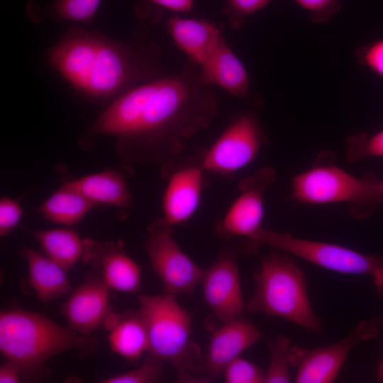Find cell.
I'll use <instances>...</instances> for the list:
<instances>
[{
	"mask_svg": "<svg viewBox=\"0 0 383 383\" xmlns=\"http://www.w3.org/2000/svg\"><path fill=\"white\" fill-rule=\"evenodd\" d=\"M218 113L213 86L192 61L179 72L142 83L118 96L90 126L91 135L117 140L129 164L168 162L185 141L206 128Z\"/></svg>",
	"mask_w": 383,
	"mask_h": 383,
	"instance_id": "obj_1",
	"label": "cell"
},
{
	"mask_svg": "<svg viewBox=\"0 0 383 383\" xmlns=\"http://www.w3.org/2000/svg\"><path fill=\"white\" fill-rule=\"evenodd\" d=\"M158 48L72 28L50 50L51 65L79 93L104 99L163 75ZM117 96V97H118Z\"/></svg>",
	"mask_w": 383,
	"mask_h": 383,
	"instance_id": "obj_2",
	"label": "cell"
},
{
	"mask_svg": "<svg viewBox=\"0 0 383 383\" xmlns=\"http://www.w3.org/2000/svg\"><path fill=\"white\" fill-rule=\"evenodd\" d=\"M98 342L43 314L22 309L0 313V351L22 374L36 372L50 358L68 350L93 352Z\"/></svg>",
	"mask_w": 383,
	"mask_h": 383,
	"instance_id": "obj_3",
	"label": "cell"
},
{
	"mask_svg": "<svg viewBox=\"0 0 383 383\" xmlns=\"http://www.w3.org/2000/svg\"><path fill=\"white\" fill-rule=\"evenodd\" d=\"M255 292L246 304L250 313H262L318 333L321 324L307 292L305 275L292 255L272 248L254 274Z\"/></svg>",
	"mask_w": 383,
	"mask_h": 383,
	"instance_id": "obj_4",
	"label": "cell"
},
{
	"mask_svg": "<svg viewBox=\"0 0 383 383\" xmlns=\"http://www.w3.org/2000/svg\"><path fill=\"white\" fill-rule=\"evenodd\" d=\"M328 157L322 154L313 167L294 177L292 197L306 204H348L353 218L369 217L383 198L379 180L370 175L354 176Z\"/></svg>",
	"mask_w": 383,
	"mask_h": 383,
	"instance_id": "obj_5",
	"label": "cell"
},
{
	"mask_svg": "<svg viewBox=\"0 0 383 383\" xmlns=\"http://www.w3.org/2000/svg\"><path fill=\"white\" fill-rule=\"evenodd\" d=\"M262 245L287 252L338 273L370 276L376 292L383 297V257L365 255L341 245L303 239L289 233L264 228L248 239L246 250L253 252Z\"/></svg>",
	"mask_w": 383,
	"mask_h": 383,
	"instance_id": "obj_6",
	"label": "cell"
},
{
	"mask_svg": "<svg viewBox=\"0 0 383 383\" xmlns=\"http://www.w3.org/2000/svg\"><path fill=\"white\" fill-rule=\"evenodd\" d=\"M138 301L148 331L150 355L173 365L180 377H189L187 373L192 350L189 313L168 292L141 294Z\"/></svg>",
	"mask_w": 383,
	"mask_h": 383,
	"instance_id": "obj_7",
	"label": "cell"
},
{
	"mask_svg": "<svg viewBox=\"0 0 383 383\" xmlns=\"http://www.w3.org/2000/svg\"><path fill=\"white\" fill-rule=\"evenodd\" d=\"M257 106L239 113L201 157L204 171L231 175L256 157L267 138L258 116Z\"/></svg>",
	"mask_w": 383,
	"mask_h": 383,
	"instance_id": "obj_8",
	"label": "cell"
},
{
	"mask_svg": "<svg viewBox=\"0 0 383 383\" xmlns=\"http://www.w3.org/2000/svg\"><path fill=\"white\" fill-rule=\"evenodd\" d=\"M145 250L168 293L190 294L201 282L204 271L181 249L162 218L148 227Z\"/></svg>",
	"mask_w": 383,
	"mask_h": 383,
	"instance_id": "obj_9",
	"label": "cell"
},
{
	"mask_svg": "<svg viewBox=\"0 0 383 383\" xmlns=\"http://www.w3.org/2000/svg\"><path fill=\"white\" fill-rule=\"evenodd\" d=\"M379 333L376 320H362L353 331L333 344L311 349L292 347V366L296 367L297 383H329L338 376L351 350Z\"/></svg>",
	"mask_w": 383,
	"mask_h": 383,
	"instance_id": "obj_10",
	"label": "cell"
},
{
	"mask_svg": "<svg viewBox=\"0 0 383 383\" xmlns=\"http://www.w3.org/2000/svg\"><path fill=\"white\" fill-rule=\"evenodd\" d=\"M276 175L273 168L263 167L239 182L238 196L217 226L219 235L250 239L262 228L264 194Z\"/></svg>",
	"mask_w": 383,
	"mask_h": 383,
	"instance_id": "obj_11",
	"label": "cell"
},
{
	"mask_svg": "<svg viewBox=\"0 0 383 383\" xmlns=\"http://www.w3.org/2000/svg\"><path fill=\"white\" fill-rule=\"evenodd\" d=\"M236 252L226 250L204 271L201 278L205 302L223 322L241 316L245 311Z\"/></svg>",
	"mask_w": 383,
	"mask_h": 383,
	"instance_id": "obj_12",
	"label": "cell"
},
{
	"mask_svg": "<svg viewBox=\"0 0 383 383\" xmlns=\"http://www.w3.org/2000/svg\"><path fill=\"white\" fill-rule=\"evenodd\" d=\"M99 275L87 279L73 290L62 306L67 326L84 336H91L113 312L109 304V291Z\"/></svg>",
	"mask_w": 383,
	"mask_h": 383,
	"instance_id": "obj_13",
	"label": "cell"
},
{
	"mask_svg": "<svg viewBox=\"0 0 383 383\" xmlns=\"http://www.w3.org/2000/svg\"><path fill=\"white\" fill-rule=\"evenodd\" d=\"M82 257L96 268L100 277L111 290L135 293L141 283L139 265L119 245L84 239Z\"/></svg>",
	"mask_w": 383,
	"mask_h": 383,
	"instance_id": "obj_14",
	"label": "cell"
},
{
	"mask_svg": "<svg viewBox=\"0 0 383 383\" xmlns=\"http://www.w3.org/2000/svg\"><path fill=\"white\" fill-rule=\"evenodd\" d=\"M204 168L198 163L184 165L170 176L162 196L163 220L172 227L190 219L202 196Z\"/></svg>",
	"mask_w": 383,
	"mask_h": 383,
	"instance_id": "obj_15",
	"label": "cell"
},
{
	"mask_svg": "<svg viewBox=\"0 0 383 383\" xmlns=\"http://www.w3.org/2000/svg\"><path fill=\"white\" fill-rule=\"evenodd\" d=\"M260 329L240 317L223 322L212 334L206 358V372L213 378L261 338Z\"/></svg>",
	"mask_w": 383,
	"mask_h": 383,
	"instance_id": "obj_16",
	"label": "cell"
},
{
	"mask_svg": "<svg viewBox=\"0 0 383 383\" xmlns=\"http://www.w3.org/2000/svg\"><path fill=\"white\" fill-rule=\"evenodd\" d=\"M199 67L201 78L204 83L220 87L239 99L248 96V73L226 43L224 36Z\"/></svg>",
	"mask_w": 383,
	"mask_h": 383,
	"instance_id": "obj_17",
	"label": "cell"
},
{
	"mask_svg": "<svg viewBox=\"0 0 383 383\" xmlns=\"http://www.w3.org/2000/svg\"><path fill=\"white\" fill-rule=\"evenodd\" d=\"M167 27L177 47L199 67L223 36L216 24L202 18L176 15L168 18Z\"/></svg>",
	"mask_w": 383,
	"mask_h": 383,
	"instance_id": "obj_18",
	"label": "cell"
},
{
	"mask_svg": "<svg viewBox=\"0 0 383 383\" xmlns=\"http://www.w3.org/2000/svg\"><path fill=\"white\" fill-rule=\"evenodd\" d=\"M104 328L109 331L108 340L112 352L126 360L137 361L148 352V331L139 311L122 314L113 311Z\"/></svg>",
	"mask_w": 383,
	"mask_h": 383,
	"instance_id": "obj_19",
	"label": "cell"
},
{
	"mask_svg": "<svg viewBox=\"0 0 383 383\" xmlns=\"http://www.w3.org/2000/svg\"><path fill=\"white\" fill-rule=\"evenodd\" d=\"M64 184L77 191L95 204L128 207L133 196L124 176L115 170L89 174Z\"/></svg>",
	"mask_w": 383,
	"mask_h": 383,
	"instance_id": "obj_20",
	"label": "cell"
},
{
	"mask_svg": "<svg viewBox=\"0 0 383 383\" xmlns=\"http://www.w3.org/2000/svg\"><path fill=\"white\" fill-rule=\"evenodd\" d=\"M23 253L26 261L29 284L37 297L49 303L70 291L67 270L45 254L26 247Z\"/></svg>",
	"mask_w": 383,
	"mask_h": 383,
	"instance_id": "obj_21",
	"label": "cell"
},
{
	"mask_svg": "<svg viewBox=\"0 0 383 383\" xmlns=\"http://www.w3.org/2000/svg\"><path fill=\"white\" fill-rule=\"evenodd\" d=\"M96 204L74 189L63 184L37 209L46 220L65 226L79 222Z\"/></svg>",
	"mask_w": 383,
	"mask_h": 383,
	"instance_id": "obj_22",
	"label": "cell"
},
{
	"mask_svg": "<svg viewBox=\"0 0 383 383\" xmlns=\"http://www.w3.org/2000/svg\"><path fill=\"white\" fill-rule=\"evenodd\" d=\"M40 244L45 254L68 270L82 258L84 240L69 228L28 231Z\"/></svg>",
	"mask_w": 383,
	"mask_h": 383,
	"instance_id": "obj_23",
	"label": "cell"
},
{
	"mask_svg": "<svg viewBox=\"0 0 383 383\" xmlns=\"http://www.w3.org/2000/svg\"><path fill=\"white\" fill-rule=\"evenodd\" d=\"M270 363L265 372V383H287L291 382L290 367L292 366V347L290 339L279 335L267 340Z\"/></svg>",
	"mask_w": 383,
	"mask_h": 383,
	"instance_id": "obj_24",
	"label": "cell"
},
{
	"mask_svg": "<svg viewBox=\"0 0 383 383\" xmlns=\"http://www.w3.org/2000/svg\"><path fill=\"white\" fill-rule=\"evenodd\" d=\"M346 157L350 163L370 157H383V129L369 135L360 132L346 140Z\"/></svg>",
	"mask_w": 383,
	"mask_h": 383,
	"instance_id": "obj_25",
	"label": "cell"
},
{
	"mask_svg": "<svg viewBox=\"0 0 383 383\" xmlns=\"http://www.w3.org/2000/svg\"><path fill=\"white\" fill-rule=\"evenodd\" d=\"M161 360L150 355L139 367L129 372L109 377L102 383H152L157 382L162 374Z\"/></svg>",
	"mask_w": 383,
	"mask_h": 383,
	"instance_id": "obj_26",
	"label": "cell"
},
{
	"mask_svg": "<svg viewBox=\"0 0 383 383\" xmlns=\"http://www.w3.org/2000/svg\"><path fill=\"white\" fill-rule=\"evenodd\" d=\"M101 0H57L53 10L59 16L74 21L89 22L95 14Z\"/></svg>",
	"mask_w": 383,
	"mask_h": 383,
	"instance_id": "obj_27",
	"label": "cell"
},
{
	"mask_svg": "<svg viewBox=\"0 0 383 383\" xmlns=\"http://www.w3.org/2000/svg\"><path fill=\"white\" fill-rule=\"evenodd\" d=\"M274 0H222V11L228 18V24L240 28L247 16L257 12Z\"/></svg>",
	"mask_w": 383,
	"mask_h": 383,
	"instance_id": "obj_28",
	"label": "cell"
},
{
	"mask_svg": "<svg viewBox=\"0 0 383 383\" xmlns=\"http://www.w3.org/2000/svg\"><path fill=\"white\" fill-rule=\"evenodd\" d=\"M224 379L227 383H262L265 372L255 364L240 356L224 369Z\"/></svg>",
	"mask_w": 383,
	"mask_h": 383,
	"instance_id": "obj_29",
	"label": "cell"
},
{
	"mask_svg": "<svg viewBox=\"0 0 383 383\" xmlns=\"http://www.w3.org/2000/svg\"><path fill=\"white\" fill-rule=\"evenodd\" d=\"M304 9L310 20L318 24L327 23L341 9L340 0H291Z\"/></svg>",
	"mask_w": 383,
	"mask_h": 383,
	"instance_id": "obj_30",
	"label": "cell"
},
{
	"mask_svg": "<svg viewBox=\"0 0 383 383\" xmlns=\"http://www.w3.org/2000/svg\"><path fill=\"white\" fill-rule=\"evenodd\" d=\"M355 55L360 65L383 78V37L357 48Z\"/></svg>",
	"mask_w": 383,
	"mask_h": 383,
	"instance_id": "obj_31",
	"label": "cell"
},
{
	"mask_svg": "<svg viewBox=\"0 0 383 383\" xmlns=\"http://www.w3.org/2000/svg\"><path fill=\"white\" fill-rule=\"evenodd\" d=\"M23 215V209L16 200L3 196L0 199V235L9 234L18 224Z\"/></svg>",
	"mask_w": 383,
	"mask_h": 383,
	"instance_id": "obj_32",
	"label": "cell"
},
{
	"mask_svg": "<svg viewBox=\"0 0 383 383\" xmlns=\"http://www.w3.org/2000/svg\"><path fill=\"white\" fill-rule=\"evenodd\" d=\"M164 9L172 11L190 12L194 5V0H148Z\"/></svg>",
	"mask_w": 383,
	"mask_h": 383,
	"instance_id": "obj_33",
	"label": "cell"
},
{
	"mask_svg": "<svg viewBox=\"0 0 383 383\" xmlns=\"http://www.w3.org/2000/svg\"><path fill=\"white\" fill-rule=\"evenodd\" d=\"M22 373L18 367L14 363L8 361L0 367V383H18L21 382Z\"/></svg>",
	"mask_w": 383,
	"mask_h": 383,
	"instance_id": "obj_34",
	"label": "cell"
},
{
	"mask_svg": "<svg viewBox=\"0 0 383 383\" xmlns=\"http://www.w3.org/2000/svg\"><path fill=\"white\" fill-rule=\"evenodd\" d=\"M377 377L383 382V357L380 360L377 367Z\"/></svg>",
	"mask_w": 383,
	"mask_h": 383,
	"instance_id": "obj_35",
	"label": "cell"
},
{
	"mask_svg": "<svg viewBox=\"0 0 383 383\" xmlns=\"http://www.w3.org/2000/svg\"><path fill=\"white\" fill-rule=\"evenodd\" d=\"M379 187L380 193L383 196V180L379 181Z\"/></svg>",
	"mask_w": 383,
	"mask_h": 383,
	"instance_id": "obj_36",
	"label": "cell"
}]
</instances>
